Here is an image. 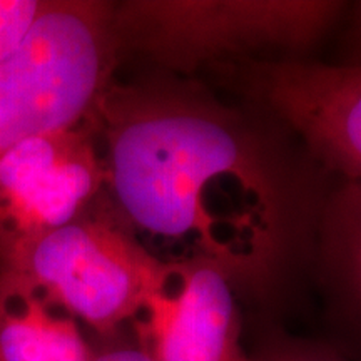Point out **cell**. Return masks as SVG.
Instances as JSON below:
<instances>
[{
  "instance_id": "6da1fadb",
  "label": "cell",
  "mask_w": 361,
  "mask_h": 361,
  "mask_svg": "<svg viewBox=\"0 0 361 361\" xmlns=\"http://www.w3.org/2000/svg\"><path fill=\"white\" fill-rule=\"evenodd\" d=\"M92 124L117 207L161 263L258 281L276 259L284 200L259 147L207 104L111 85Z\"/></svg>"
},
{
  "instance_id": "7a4b0ae2",
  "label": "cell",
  "mask_w": 361,
  "mask_h": 361,
  "mask_svg": "<svg viewBox=\"0 0 361 361\" xmlns=\"http://www.w3.org/2000/svg\"><path fill=\"white\" fill-rule=\"evenodd\" d=\"M119 51L114 4L47 0L24 42L0 62V154L35 135L92 124Z\"/></svg>"
},
{
  "instance_id": "3957f363",
  "label": "cell",
  "mask_w": 361,
  "mask_h": 361,
  "mask_svg": "<svg viewBox=\"0 0 361 361\" xmlns=\"http://www.w3.org/2000/svg\"><path fill=\"white\" fill-rule=\"evenodd\" d=\"M0 271L17 274L57 308L109 336L137 318L173 266L152 256L128 224L85 209Z\"/></svg>"
},
{
  "instance_id": "277c9868",
  "label": "cell",
  "mask_w": 361,
  "mask_h": 361,
  "mask_svg": "<svg viewBox=\"0 0 361 361\" xmlns=\"http://www.w3.org/2000/svg\"><path fill=\"white\" fill-rule=\"evenodd\" d=\"M326 0H130L114 4L119 47L179 72L263 47H305L341 12Z\"/></svg>"
},
{
  "instance_id": "5b68a950",
  "label": "cell",
  "mask_w": 361,
  "mask_h": 361,
  "mask_svg": "<svg viewBox=\"0 0 361 361\" xmlns=\"http://www.w3.org/2000/svg\"><path fill=\"white\" fill-rule=\"evenodd\" d=\"M87 128L35 135L0 154V269L79 218L107 184Z\"/></svg>"
},
{
  "instance_id": "8992f818",
  "label": "cell",
  "mask_w": 361,
  "mask_h": 361,
  "mask_svg": "<svg viewBox=\"0 0 361 361\" xmlns=\"http://www.w3.org/2000/svg\"><path fill=\"white\" fill-rule=\"evenodd\" d=\"M134 322L154 361H250L231 279L211 266H173Z\"/></svg>"
},
{
  "instance_id": "52a82bcc",
  "label": "cell",
  "mask_w": 361,
  "mask_h": 361,
  "mask_svg": "<svg viewBox=\"0 0 361 361\" xmlns=\"http://www.w3.org/2000/svg\"><path fill=\"white\" fill-rule=\"evenodd\" d=\"M258 85L314 154L345 179H361V66L266 64Z\"/></svg>"
},
{
  "instance_id": "ba28073f",
  "label": "cell",
  "mask_w": 361,
  "mask_h": 361,
  "mask_svg": "<svg viewBox=\"0 0 361 361\" xmlns=\"http://www.w3.org/2000/svg\"><path fill=\"white\" fill-rule=\"evenodd\" d=\"M0 361H92L78 319L0 271Z\"/></svg>"
},
{
  "instance_id": "9c48e42d",
  "label": "cell",
  "mask_w": 361,
  "mask_h": 361,
  "mask_svg": "<svg viewBox=\"0 0 361 361\" xmlns=\"http://www.w3.org/2000/svg\"><path fill=\"white\" fill-rule=\"evenodd\" d=\"M340 259L361 313V179H346L333 209Z\"/></svg>"
},
{
  "instance_id": "30bf717a",
  "label": "cell",
  "mask_w": 361,
  "mask_h": 361,
  "mask_svg": "<svg viewBox=\"0 0 361 361\" xmlns=\"http://www.w3.org/2000/svg\"><path fill=\"white\" fill-rule=\"evenodd\" d=\"M47 0H0V62L19 49Z\"/></svg>"
},
{
  "instance_id": "8fae6325",
  "label": "cell",
  "mask_w": 361,
  "mask_h": 361,
  "mask_svg": "<svg viewBox=\"0 0 361 361\" xmlns=\"http://www.w3.org/2000/svg\"><path fill=\"white\" fill-rule=\"evenodd\" d=\"M92 361H154L151 355L139 345H124V343H116V345L102 346L99 350H92Z\"/></svg>"
},
{
  "instance_id": "7c38bea8",
  "label": "cell",
  "mask_w": 361,
  "mask_h": 361,
  "mask_svg": "<svg viewBox=\"0 0 361 361\" xmlns=\"http://www.w3.org/2000/svg\"><path fill=\"white\" fill-rule=\"evenodd\" d=\"M250 361H341L335 356L323 353H311V351H298V350H281L271 351L268 355L259 356V358H250Z\"/></svg>"
},
{
  "instance_id": "4fadbf2b",
  "label": "cell",
  "mask_w": 361,
  "mask_h": 361,
  "mask_svg": "<svg viewBox=\"0 0 361 361\" xmlns=\"http://www.w3.org/2000/svg\"><path fill=\"white\" fill-rule=\"evenodd\" d=\"M346 66H361V4L356 7L353 29H351V61Z\"/></svg>"
}]
</instances>
